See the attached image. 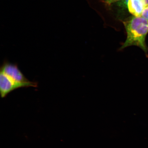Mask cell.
Instances as JSON below:
<instances>
[{
    "instance_id": "1",
    "label": "cell",
    "mask_w": 148,
    "mask_h": 148,
    "mask_svg": "<svg viewBox=\"0 0 148 148\" xmlns=\"http://www.w3.org/2000/svg\"><path fill=\"white\" fill-rule=\"evenodd\" d=\"M123 23L127 33V38L120 49L136 46L147 53L148 49L145 43V38L148 32L147 20L141 16H134Z\"/></svg>"
},
{
    "instance_id": "2",
    "label": "cell",
    "mask_w": 148,
    "mask_h": 148,
    "mask_svg": "<svg viewBox=\"0 0 148 148\" xmlns=\"http://www.w3.org/2000/svg\"><path fill=\"white\" fill-rule=\"evenodd\" d=\"M37 86L38 84L35 82L26 83L16 82L2 72H0V92L2 98L6 97L9 93L16 89L29 87H37Z\"/></svg>"
},
{
    "instance_id": "3",
    "label": "cell",
    "mask_w": 148,
    "mask_h": 148,
    "mask_svg": "<svg viewBox=\"0 0 148 148\" xmlns=\"http://www.w3.org/2000/svg\"><path fill=\"white\" fill-rule=\"evenodd\" d=\"M0 71L16 82L26 83L31 82L26 78L16 64L5 61L1 66Z\"/></svg>"
},
{
    "instance_id": "4",
    "label": "cell",
    "mask_w": 148,
    "mask_h": 148,
    "mask_svg": "<svg viewBox=\"0 0 148 148\" xmlns=\"http://www.w3.org/2000/svg\"><path fill=\"white\" fill-rule=\"evenodd\" d=\"M127 7L129 12L135 16H141L146 7L142 0H129Z\"/></svg>"
},
{
    "instance_id": "5",
    "label": "cell",
    "mask_w": 148,
    "mask_h": 148,
    "mask_svg": "<svg viewBox=\"0 0 148 148\" xmlns=\"http://www.w3.org/2000/svg\"><path fill=\"white\" fill-rule=\"evenodd\" d=\"M142 16L148 21V5L144 9L142 12Z\"/></svg>"
},
{
    "instance_id": "6",
    "label": "cell",
    "mask_w": 148,
    "mask_h": 148,
    "mask_svg": "<svg viewBox=\"0 0 148 148\" xmlns=\"http://www.w3.org/2000/svg\"><path fill=\"white\" fill-rule=\"evenodd\" d=\"M119 1V0H105L106 3L109 5H110L111 3L115 2L116 1Z\"/></svg>"
},
{
    "instance_id": "7",
    "label": "cell",
    "mask_w": 148,
    "mask_h": 148,
    "mask_svg": "<svg viewBox=\"0 0 148 148\" xmlns=\"http://www.w3.org/2000/svg\"><path fill=\"white\" fill-rule=\"evenodd\" d=\"M129 0H123L122 1V4L123 5H126L127 4Z\"/></svg>"
},
{
    "instance_id": "8",
    "label": "cell",
    "mask_w": 148,
    "mask_h": 148,
    "mask_svg": "<svg viewBox=\"0 0 148 148\" xmlns=\"http://www.w3.org/2000/svg\"><path fill=\"white\" fill-rule=\"evenodd\" d=\"M142 1L144 2V3H145L146 6H147L148 5V0H142Z\"/></svg>"
}]
</instances>
